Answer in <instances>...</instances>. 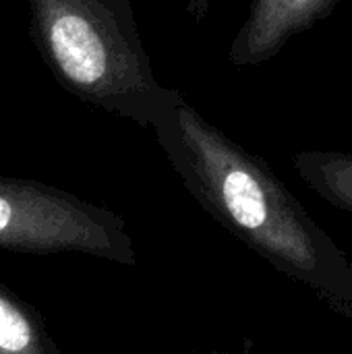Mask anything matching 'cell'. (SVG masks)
<instances>
[{
	"instance_id": "1",
	"label": "cell",
	"mask_w": 352,
	"mask_h": 354,
	"mask_svg": "<svg viewBox=\"0 0 352 354\" xmlns=\"http://www.w3.org/2000/svg\"><path fill=\"white\" fill-rule=\"evenodd\" d=\"M149 131L197 203L276 270L352 317V266L272 168L180 95Z\"/></svg>"
},
{
	"instance_id": "2",
	"label": "cell",
	"mask_w": 352,
	"mask_h": 354,
	"mask_svg": "<svg viewBox=\"0 0 352 354\" xmlns=\"http://www.w3.org/2000/svg\"><path fill=\"white\" fill-rule=\"evenodd\" d=\"M31 39L77 100L149 129L183 93L164 87L141 41L131 0H27Z\"/></svg>"
},
{
	"instance_id": "3",
	"label": "cell",
	"mask_w": 352,
	"mask_h": 354,
	"mask_svg": "<svg viewBox=\"0 0 352 354\" xmlns=\"http://www.w3.org/2000/svg\"><path fill=\"white\" fill-rule=\"evenodd\" d=\"M0 249L29 255L85 253L135 263L122 218L62 189L0 176Z\"/></svg>"
},
{
	"instance_id": "4",
	"label": "cell",
	"mask_w": 352,
	"mask_h": 354,
	"mask_svg": "<svg viewBox=\"0 0 352 354\" xmlns=\"http://www.w3.org/2000/svg\"><path fill=\"white\" fill-rule=\"evenodd\" d=\"M340 0H251L249 15L234 35L232 66H259L284 50L299 33L328 19Z\"/></svg>"
},
{
	"instance_id": "5",
	"label": "cell",
	"mask_w": 352,
	"mask_h": 354,
	"mask_svg": "<svg viewBox=\"0 0 352 354\" xmlns=\"http://www.w3.org/2000/svg\"><path fill=\"white\" fill-rule=\"evenodd\" d=\"M0 354H64L37 311L0 282Z\"/></svg>"
},
{
	"instance_id": "6",
	"label": "cell",
	"mask_w": 352,
	"mask_h": 354,
	"mask_svg": "<svg viewBox=\"0 0 352 354\" xmlns=\"http://www.w3.org/2000/svg\"><path fill=\"white\" fill-rule=\"evenodd\" d=\"M293 166L326 201L352 212V153L307 149L293 156Z\"/></svg>"
},
{
	"instance_id": "7",
	"label": "cell",
	"mask_w": 352,
	"mask_h": 354,
	"mask_svg": "<svg viewBox=\"0 0 352 354\" xmlns=\"http://www.w3.org/2000/svg\"><path fill=\"white\" fill-rule=\"evenodd\" d=\"M185 2V8H187V12L193 17V21H201L205 15H207V10H210V4H212V0H183Z\"/></svg>"
}]
</instances>
